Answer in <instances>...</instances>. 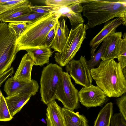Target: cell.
Here are the masks:
<instances>
[{
    "label": "cell",
    "instance_id": "obj_1",
    "mask_svg": "<svg viewBox=\"0 0 126 126\" xmlns=\"http://www.w3.org/2000/svg\"><path fill=\"white\" fill-rule=\"evenodd\" d=\"M90 71L92 79L107 97H119L126 93V78L120 64L114 59L101 61Z\"/></svg>",
    "mask_w": 126,
    "mask_h": 126
},
{
    "label": "cell",
    "instance_id": "obj_2",
    "mask_svg": "<svg viewBox=\"0 0 126 126\" xmlns=\"http://www.w3.org/2000/svg\"><path fill=\"white\" fill-rule=\"evenodd\" d=\"M83 16L87 18L88 28H93L115 17L126 24V0H81Z\"/></svg>",
    "mask_w": 126,
    "mask_h": 126
},
{
    "label": "cell",
    "instance_id": "obj_3",
    "mask_svg": "<svg viewBox=\"0 0 126 126\" xmlns=\"http://www.w3.org/2000/svg\"><path fill=\"white\" fill-rule=\"evenodd\" d=\"M61 17L57 12L52 13L46 14L32 23L27 24L25 31L17 39V53L21 50L46 46V36Z\"/></svg>",
    "mask_w": 126,
    "mask_h": 126
},
{
    "label": "cell",
    "instance_id": "obj_4",
    "mask_svg": "<svg viewBox=\"0 0 126 126\" xmlns=\"http://www.w3.org/2000/svg\"><path fill=\"white\" fill-rule=\"evenodd\" d=\"M17 38L7 23L0 22V76L9 69L15 60Z\"/></svg>",
    "mask_w": 126,
    "mask_h": 126
},
{
    "label": "cell",
    "instance_id": "obj_5",
    "mask_svg": "<svg viewBox=\"0 0 126 126\" xmlns=\"http://www.w3.org/2000/svg\"><path fill=\"white\" fill-rule=\"evenodd\" d=\"M88 29L87 25L83 23L73 29H71L67 42L61 52H57L54 55L55 61L60 66H65L73 59L86 38V31Z\"/></svg>",
    "mask_w": 126,
    "mask_h": 126
},
{
    "label": "cell",
    "instance_id": "obj_6",
    "mask_svg": "<svg viewBox=\"0 0 126 126\" xmlns=\"http://www.w3.org/2000/svg\"><path fill=\"white\" fill-rule=\"evenodd\" d=\"M62 68L50 63L43 68L40 78V92L41 101L45 104L55 99V94L60 80Z\"/></svg>",
    "mask_w": 126,
    "mask_h": 126
},
{
    "label": "cell",
    "instance_id": "obj_7",
    "mask_svg": "<svg viewBox=\"0 0 126 126\" xmlns=\"http://www.w3.org/2000/svg\"><path fill=\"white\" fill-rule=\"evenodd\" d=\"M71 78L67 72L63 71L55 96L64 108L74 111L79 104V91L72 83Z\"/></svg>",
    "mask_w": 126,
    "mask_h": 126
},
{
    "label": "cell",
    "instance_id": "obj_8",
    "mask_svg": "<svg viewBox=\"0 0 126 126\" xmlns=\"http://www.w3.org/2000/svg\"><path fill=\"white\" fill-rule=\"evenodd\" d=\"M86 61L85 58L81 55L79 60L72 59L65 66L66 72L75 83L84 87L91 85L93 81Z\"/></svg>",
    "mask_w": 126,
    "mask_h": 126
},
{
    "label": "cell",
    "instance_id": "obj_9",
    "mask_svg": "<svg viewBox=\"0 0 126 126\" xmlns=\"http://www.w3.org/2000/svg\"><path fill=\"white\" fill-rule=\"evenodd\" d=\"M79 101L87 107L100 106L106 102L107 96L97 86L91 84L84 87L79 91Z\"/></svg>",
    "mask_w": 126,
    "mask_h": 126
},
{
    "label": "cell",
    "instance_id": "obj_10",
    "mask_svg": "<svg viewBox=\"0 0 126 126\" xmlns=\"http://www.w3.org/2000/svg\"><path fill=\"white\" fill-rule=\"evenodd\" d=\"M37 82L34 79L26 82L14 79L13 76L8 79L4 87V91L8 96L20 94H31L35 95L39 90Z\"/></svg>",
    "mask_w": 126,
    "mask_h": 126
},
{
    "label": "cell",
    "instance_id": "obj_11",
    "mask_svg": "<svg viewBox=\"0 0 126 126\" xmlns=\"http://www.w3.org/2000/svg\"><path fill=\"white\" fill-rule=\"evenodd\" d=\"M124 23L121 18H116L105 23L101 31L90 41L89 44L91 47L90 53L91 58L100 44L111 33L115 32L116 29Z\"/></svg>",
    "mask_w": 126,
    "mask_h": 126
},
{
    "label": "cell",
    "instance_id": "obj_12",
    "mask_svg": "<svg viewBox=\"0 0 126 126\" xmlns=\"http://www.w3.org/2000/svg\"><path fill=\"white\" fill-rule=\"evenodd\" d=\"M122 36L121 32H114L108 36L107 45L101 58L102 61L117 58L122 44Z\"/></svg>",
    "mask_w": 126,
    "mask_h": 126
},
{
    "label": "cell",
    "instance_id": "obj_13",
    "mask_svg": "<svg viewBox=\"0 0 126 126\" xmlns=\"http://www.w3.org/2000/svg\"><path fill=\"white\" fill-rule=\"evenodd\" d=\"M82 6L80 2L73 4L67 7L60 8L57 12L61 16L68 18L71 26V29H74L79 25L83 24L84 20L81 13Z\"/></svg>",
    "mask_w": 126,
    "mask_h": 126
},
{
    "label": "cell",
    "instance_id": "obj_14",
    "mask_svg": "<svg viewBox=\"0 0 126 126\" xmlns=\"http://www.w3.org/2000/svg\"><path fill=\"white\" fill-rule=\"evenodd\" d=\"M70 31L65 20L58 22L55 26V35L50 45L54 51L61 52L67 40Z\"/></svg>",
    "mask_w": 126,
    "mask_h": 126
},
{
    "label": "cell",
    "instance_id": "obj_15",
    "mask_svg": "<svg viewBox=\"0 0 126 126\" xmlns=\"http://www.w3.org/2000/svg\"><path fill=\"white\" fill-rule=\"evenodd\" d=\"M34 62L33 59L28 53L22 58L19 66L13 76V79L17 80L29 81L32 79L31 74Z\"/></svg>",
    "mask_w": 126,
    "mask_h": 126
},
{
    "label": "cell",
    "instance_id": "obj_16",
    "mask_svg": "<svg viewBox=\"0 0 126 126\" xmlns=\"http://www.w3.org/2000/svg\"><path fill=\"white\" fill-rule=\"evenodd\" d=\"M46 115L47 126H65L62 108L55 100L47 105Z\"/></svg>",
    "mask_w": 126,
    "mask_h": 126
},
{
    "label": "cell",
    "instance_id": "obj_17",
    "mask_svg": "<svg viewBox=\"0 0 126 126\" xmlns=\"http://www.w3.org/2000/svg\"><path fill=\"white\" fill-rule=\"evenodd\" d=\"M32 96L31 94H20L5 97L10 113L13 117L19 112Z\"/></svg>",
    "mask_w": 126,
    "mask_h": 126
},
{
    "label": "cell",
    "instance_id": "obj_18",
    "mask_svg": "<svg viewBox=\"0 0 126 126\" xmlns=\"http://www.w3.org/2000/svg\"><path fill=\"white\" fill-rule=\"evenodd\" d=\"M33 59L34 65L42 66L49 63V59L53 52L51 47L44 46L25 50Z\"/></svg>",
    "mask_w": 126,
    "mask_h": 126
},
{
    "label": "cell",
    "instance_id": "obj_19",
    "mask_svg": "<svg viewBox=\"0 0 126 126\" xmlns=\"http://www.w3.org/2000/svg\"><path fill=\"white\" fill-rule=\"evenodd\" d=\"M62 110L65 126H89L88 120L83 115L64 108Z\"/></svg>",
    "mask_w": 126,
    "mask_h": 126
},
{
    "label": "cell",
    "instance_id": "obj_20",
    "mask_svg": "<svg viewBox=\"0 0 126 126\" xmlns=\"http://www.w3.org/2000/svg\"><path fill=\"white\" fill-rule=\"evenodd\" d=\"M113 103H107L100 110L94 122V126H110L113 114Z\"/></svg>",
    "mask_w": 126,
    "mask_h": 126
},
{
    "label": "cell",
    "instance_id": "obj_21",
    "mask_svg": "<svg viewBox=\"0 0 126 126\" xmlns=\"http://www.w3.org/2000/svg\"><path fill=\"white\" fill-rule=\"evenodd\" d=\"M31 5V2L28 0H0V20L7 12L11 10Z\"/></svg>",
    "mask_w": 126,
    "mask_h": 126
},
{
    "label": "cell",
    "instance_id": "obj_22",
    "mask_svg": "<svg viewBox=\"0 0 126 126\" xmlns=\"http://www.w3.org/2000/svg\"><path fill=\"white\" fill-rule=\"evenodd\" d=\"M108 40V36L103 41L98 51L91 58L90 60L86 61L89 68L93 69L96 65H99L101 57L104 51Z\"/></svg>",
    "mask_w": 126,
    "mask_h": 126
},
{
    "label": "cell",
    "instance_id": "obj_23",
    "mask_svg": "<svg viewBox=\"0 0 126 126\" xmlns=\"http://www.w3.org/2000/svg\"><path fill=\"white\" fill-rule=\"evenodd\" d=\"M46 14L33 12L32 13L24 15L12 19L5 23L19 22L30 24L34 22Z\"/></svg>",
    "mask_w": 126,
    "mask_h": 126
},
{
    "label": "cell",
    "instance_id": "obj_24",
    "mask_svg": "<svg viewBox=\"0 0 126 126\" xmlns=\"http://www.w3.org/2000/svg\"><path fill=\"white\" fill-rule=\"evenodd\" d=\"M13 118L11 116L3 95L0 97V121H7Z\"/></svg>",
    "mask_w": 126,
    "mask_h": 126
},
{
    "label": "cell",
    "instance_id": "obj_25",
    "mask_svg": "<svg viewBox=\"0 0 126 126\" xmlns=\"http://www.w3.org/2000/svg\"><path fill=\"white\" fill-rule=\"evenodd\" d=\"M28 7L32 12L44 14L56 12L60 8L53 6L33 5L32 4L28 5Z\"/></svg>",
    "mask_w": 126,
    "mask_h": 126
},
{
    "label": "cell",
    "instance_id": "obj_26",
    "mask_svg": "<svg viewBox=\"0 0 126 126\" xmlns=\"http://www.w3.org/2000/svg\"><path fill=\"white\" fill-rule=\"evenodd\" d=\"M123 38L120 49L118 53L117 59L121 64L122 69L126 67V33L123 35Z\"/></svg>",
    "mask_w": 126,
    "mask_h": 126
},
{
    "label": "cell",
    "instance_id": "obj_27",
    "mask_svg": "<svg viewBox=\"0 0 126 126\" xmlns=\"http://www.w3.org/2000/svg\"><path fill=\"white\" fill-rule=\"evenodd\" d=\"M78 2L81 3V0H46L45 1V3L47 5L56 6L60 8L66 7Z\"/></svg>",
    "mask_w": 126,
    "mask_h": 126
},
{
    "label": "cell",
    "instance_id": "obj_28",
    "mask_svg": "<svg viewBox=\"0 0 126 126\" xmlns=\"http://www.w3.org/2000/svg\"><path fill=\"white\" fill-rule=\"evenodd\" d=\"M8 24L9 27L15 32L17 39L24 32L27 26V24L26 23L19 22H10Z\"/></svg>",
    "mask_w": 126,
    "mask_h": 126
},
{
    "label": "cell",
    "instance_id": "obj_29",
    "mask_svg": "<svg viewBox=\"0 0 126 126\" xmlns=\"http://www.w3.org/2000/svg\"><path fill=\"white\" fill-rule=\"evenodd\" d=\"M32 12L28 6L19 7L9 16L1 19L0 21L5 23L6 21L10 19L30 13Z\"/></svg>",
    "mask_w": 126,
    "mask_h": 126
},
{
    "label": "cell",
    "instance_id": "obj_30",
    "mask_svg": "<svg viewBox=\"0 0 126 126\" xmlns=\"http://www.w3.org/2000/svg\"><path fill=\"white\" fill-rule=\"evenodd\" d=\"M110 126H126V119L120 112L115 114L111 117Z\"/></svg>",
    "mask_w": 126,
    "mask_h": 126
},
{
    "label": "cell",
    "instance_id": "obj_31",
    "mask_svg": "<svg viewBox=\"0 0 126 126\" xmlns=\"http://www.w3.org/2000/svg\"><path fill=\"white\" fill-rule=\"evenodd\" d=\"M117 104L120 111L125 119H126V94H123L120 98L116 100Z\"/></svg>",
    "mask_w": 126,
    "mask_h": 126
},
{
    "label": "cell",
    "instance_id": "obj_32",
    "mask_svg": "<svg viewBox=\"0 0 126 126\" xmlns=\"http://www.w3.org/2000/svg\"><path fill=\"white\" fill-rule=\"evenodd\" d=\"M55 26L49 32L46 36L45 43L46 46L50 47L51 43L54 36Z\"/></svg>",
    "mask_w": 126,
    "mask_h": 126
},
{
    "label": "cell",
    "instance_id": "obj_33",
    "mask_svg": "<svg viewBox=\"0 0 126 126\" xmlns=\"http://www.w3.org/2000/svg\"><path fill=\"white\" fill-rule=\"evenodd\" d=\"M14 72V68L13 67H12L0 75V85H2L8 77L12 75Z\"/></svg>",
    "mask_w": 126,
    "mask_h": 126
},
{
    "label": "cell",
    "instance_id": "obj_34",
    "mask_svg": "<svg viewBox=\"0 0 126 126\" xmlns=\"http://www.w3.org/2000/svg\"><path fill=\"white\" fill-rule=\"evenodd\" d=\"M122 71L124 76L125 78L126 77V67L122 69Z\"/></svg>",
    "mask_w": 126,
    "mask_h": 126
},
{
    "label": "cell",
    "instance_id": "obj_35",
    "mask_svg": "<svg viewBox=\"0 0 126 126\" xmlns=\"http://www.w3.org/2000/svg\"><path fill=\"white\" fill-rule=\"evenodd\" d=\"M2 85H0V97L2 96L3 95L0 89V87Z\"/></svg>",
    "mask_w": 126,
    "mask_h": 126
},
{
    "label": "cell",
    "instance_id": "obj_36",
    "mask_svg": "<svg viewBox=\"0 0 126 126\" xmlns=\"http://www.w3.org/2000/svg\"><path fill=\"white\" fill-rule=\"evenodd\" d=\"M41 120L44 123H46V122L43 119H42Z\"/></svg>",
    "mask_w": 126,
    "mask_h": 126
},
{
    "label": "cell",
    "instance_id": "obj_37",
    "mask_svg": "<svg viewBox=\"0 0 126 126\" xmlns=\"http://www.w3.org/2000/svg\"></svg>",
    "mask_w": 126,
    "mask_h": 126
}]
</instances>
